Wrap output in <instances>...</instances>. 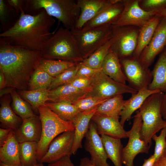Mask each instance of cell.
Listing matches in <instances>:
<instances>
[{
	"label": "cell",
	"instance_id": "28",
	"mask_svg": "<svg viewBox=\"0 0 166 166\" xmlns=\"http://www.w3.org/2000/svg\"><path fill=\"white\" fill-rule=\"evenodd\" d=\"M101 137L108 158L115 166H122L123 148L121 139L104 134Z\"/></svg>",
	"mask_w": 166,
	"mask_h": 166
},
{
	"label": "cell",
	"instance_id": "1",
	"mask_svg": "<svg viewBox=\"0 0 166 166\" xmlns=\"http://www.w3.org/2000/svg\"><path fill=\"white\" fill-rule=\"evenodd\" d=\"M42 59L41 51L12 45L0 38V70L7 87L26 90Z\"/></svg>",
	"mask_w": 166,
	"mask_h": 166
},
{
	"label": "cell",
	"instance_id": "3",
	"mask_svg": "<svg viewBox=\"0 0 166 166\" xmlns=\"http://www.w3.org/2000/svg\"><path fill=\"white\" fill-rule=\"evenodd\" d=\"M42 9L57 18L64 28L75 29L80 14L77 0H27L24 12L34 15Z\"/></svg>",
	"mask_w": 166,
	"mask_h": 166
},
{
	"label": "cell",
	"instance_id": "14",
	"mask_svg": "<svg viewBox=\"0 0 166 166\" xmlns=\"http://www.w3.org/2000/svg\"><path fill=\"white\" fill-rule=\"evenodd\" d=\"M74 130L64 132L56 137L50 143L48 150L40 163L49 164L71 155Z\"/></svg>",
	"mask_w": 166,
	"mask_h": 166
},
{
	"label": "cell",
	"instance_id": "46",
	"mask_svg": "<svg viewBox=\"0 0 166 166\" xmlns=\"http://www.w3.org/2000/svg\"><path fill=\"white\" fill-rule=\"evenodd\" d=\"M12 130L9 128H0V147L1 146L7 139L9 135Z\"/></svg>",
	"mask_w": 166,
	"mask_h": 166
},
{
	"label": "cell",
	"instance_id": "49",
	"mask_svg": "<svg viewBox=\"0 0 166 166\" xmlns=\"http://www.w3.org/2000/svg\"><path fill=\"white\" fill-rule=\"evenodd\" d=\"M161 113L163 119L166 120V92L164 93L162 103Z\"/></svg>",
	"mask_w": 166,
	"mask_h": 166
},
{
	"label": "cell",
	"instance_id": "22",
	"mask_svg": "<svg viewBox=\"0 0 166 166\" xmlns=\"http://www.w3.org/2000/svg\"><path fill=\"white\" fill-rule=\"evenodd\" d=\"M0 162L10 166L21 165L19 155V143L13 130L0 147Z\"/></svg>",
	"mask_w": 166,
	"mask_h": 166
},
{
	"label": "cell",
	"instance_id": "13",
	"mask_svg": "<svg viewBox=\"0 0 166 166\" xmlns=\"http://www.w3.org/2000/svg\"><path fill=\"white\" fill-rule=\"evenodd\" d=\"M166 46V19L162 18L148 45L138 57L144 67L149 68L156 57Z\"/></svg>",
	"mask_w": 166,
	"mask_h": 166
},
{
	"label": "cell",
	"instance_id": "48",
	"mask_svg": "<svg viewBox=\"0 0 166 166\" xmlns=\"http://www.w3.org/2000/svg\"><path fill=\"white\" fill-rule=\"evenodd\" d=\"M79 166H96L91 161L90 159L85 157L80 160Z\"/></svg>",
	"mask_w": 166,
	"mask_h": 166
},
{
	"label": "cell",
	"instance_id": "54",
	"mask_svg": "<svg viewBox=\"0 0 166 166\" xmlns=\"http://www.w3.org/2000/svg\"><path fill=\"white\" fill-rule=\"evenodd\" d=\"M0 166H23L22 165H18V166H10L6 165L3 163H2L1 162H0ZM34 166H44L43 164L39 162L37 164Z\"/></svg>",
	"mask_w": 166,
	"mask_h": 166
},
{
	"label": "cell",
	"instance_id": "51",
	"mask_svg": "<svg viewBox=\"0 0 166 166\" xmlns=\"http://www.w3.org/2000/svg\"><path fill=\"white\" fill-rule=\"evenodd\" d=\"M6 87L5 77L3 72L0 70V90H1Z\"/></svg>",
	"mask_w": 166,
	"mask_h": 166
},
{
	"label": "cell",
	"instance_id": "44",
	"mask_svg": "<svg viewBox=\"0 0 166 166\" xmlns=\"http://www.w3.org/2000/svg\"><path fill=\"white\" fill-rule=\"evenodd\" d=\"M8 4L18 14L24 12L27 0H6Z\"/></svg>",
	"mask_w": 166,
	"mask_h": 166
},
{
	"label": "cell",
	"instance_id": "32",
	"mask_svg": "<svg viewBox=\"0 0 166 166\" xmlns=\"http://www.w3.org/2000/svg\"><path fill=\"white\" fill-rule=\"evenodd\" d=\"M78 63L59 60L42 59L38 67L51 76L55 77Z\"/></svg>",
	"mask_w": 166,
	"mask_h": 166
},
{
	"label": "cell",
	"instance_id": "7",
	"mask_svg": "<svg viewBox=\"0 0 166 166\" xmlns=\"http://www.w3.org/2000/svg\"><path fill=\"white\" fill-rule=\"evenodd\" d=\"M79 52L85 59L110 40L113 36L112 25L104 26L85 31H71Z\"/></svg>",
	"mask_w": 166,
	"mask_h": 166
},
{
	"label": "cell",
	"instance_id": "18",
	"mask_svg": "<svg viewBox=\"0 0 166 166\" xmlns=\"http://www.w3.org/2000/svg\"><path fill=\"white\" fill-rule=\"evenodd\" d=\"M14 132L19 143L25 141L38 142L42 133V124L39 117L35 115L22 119V124Z\"/></svg>",
	"mask_w": 166,
	"mask_h": 166
},
{
	"label": "cell",
	"instance_id": "36",
	"mask_svg": "<svg viewBox=\"0 0 166 166\" xmlns=\"http://www.w3.org/2000/svg\"><path fill=\"white\" fill-rule=\"evenodd\" d=\"M54 78L38 67L30 77L29 90L48 89Z\"/></svg>",
	"mask_w": 166,
	"mask_h": 166
},
{
	"label": "cell",
	"instance_id": "35",
	"mask_svg": "<svg viewBox=\"0 0 166 166\" xmlns=\"http://www.w3.org/2000/svg\"><path fill=\"white\" fill-rule=\"evenodd\" d=\"M113 42L112 38L96 50L81 62L93 69H101L103 62L107 55L109 52Z\"/></svg>",
	"mask_w": 166,
	"mask_h": 166
},
{
	"label": "cell",
	"instance_id": "42",
	"mask_svg": "<svg viewBox=\"0 0 166 166\" xmlns=\"http://www.w3.org/2000/svg\"><path fill=\"white\" fill-rule=\"evenodd\" d=\"M91 78L92 77H76L68 84L87 92L90 85Z\"/></svg>",
	"mask_w": 166,
	"mask_h": 166
},
{
	"label": "cell",
	"instance_id": "8",
	"mask_svg": "<svg viewBox=\"0 0 166 166\" xmlns=\"http://www.w3.org/2000/svg\"><path fill=\"white\" fill-rule=\"evenodd\" d=\"M137 92L129 85L114 80L105 74L101 68L92 77L89 88L85 97L107 100L117 95L132 94Z\"/></svg>",
	"mask_w": 166,
	"mask_h": 166
},
{
	"label": "cell",
	"instance_id": "50",
	"mask_svg": "<svg viewBox=\"0 0 166 166\" xmlns=\"http://www.w3.org/2000/svg\"><path fill=\"white\" fill-rule=\"evenodd\" d=\"M155 161V159L153 155H152L148 158L144 160L142 166H152Z\"/></svg>",
	"mask_w": 166,
	"mask_h": 166
},
{
	"label": "cell",
	"instance_id": "29",
	"mask_svg": "<svg viewBox=\"0 0 166 166\" xmlns=\"http://www.w3.org/2000/svg\"><path fill=\"white\" fill-rule=\"evenodd\" d=\"M125 100L123 95L114 96L100 105L95 113L119 118Z\"/></svg>",
	"mask_w": 166,
	"mask_h": 166
},
{
	"label": "cell",
	"instance_id": "53",
	"mask_svg": "<svg viewBox=\"0 0 166 166\" xmlns=\"http://www.w3.org/2000/svg\"><path fill=\"white\" fill-rule=\"evenodd\" d=\"M157 14L166 19V9L158 12Z\"/></svg>",
	"mask_w": 166,
	"mask_h": 166
},
{
	"label": "cell",
	"instance_id": "38",
	"mask_svg": "<svg viewBox=\"0 0 166 166\" xmlns=\"http://www.w3.org/2000/svg\"><path fill=\"white\" fill-rule=\"evenodd\" d=\"M79 63L75 66L66 70L54 77L48 88L49 90L68 84L74 79L78 70Z\"/></svg>",
	"mask_w": 166,
	"mask_h": 166
},
{
	"label": "cell",
	"instance_id": "55",
	"mask_svg": "<svg viewBox=\"0 0 166 166\" xmlns=\"http://www.w3.org/2000/svg\"><path fill=\"white\" fill-rule=\"evenodd\" d=\"M164 51H165V53H166V48L165 49Z\"/></svg>",
	"mask_w": 166,
	"mask_h": 166
},
{
	"label": "cell",
	"instance_id": "6",
	"mask_svg": "<svg viewBox=\"0 0 166 166\" xmlns=\"http://www.w3.org/2000/svg\"><path fill=\"white\" fill-rule=\"evenodd\" d=\"M42 124V133L38 142L37 159L39 162L47 152L52 141L61 133L74 130L73 123L60 118L49 108L44 105L38 109Z\"/></svg>",
	"mask_w": 166,
	"mask_h": 166
},
{
	"label": "cell",
	"instance_id": "10",
	"mask_svg": "<svg viewBox=\"0 0 166 166\" xmlns=\"http://www.w3.org/2000/svg\"><path fill=\"white\" fill-rule=\"evenodd\" d=\"M120 60L129 86L137 91L148 87L152 79V71L142 65L138 57L132 56Z\"/></svg>",
	"mask_w": 166,
	"mask_h": 166
},
{
	"label": "cell",
	"instance_id": "4",
	"mask_svg": "<svg viewBox=\"0 0 166 166\" xmlns=\"http://www.w3.org/2000/svg\"><path fill=\"white\" fill-rule=\"evenodd\" d=\"M43 59L66 61L76 63L84 60L71 31L60 27L44 44Z\"/></svg>",
	"mask_w": 166,
	"mask_h": 166
},
{
	"label": "cell",
	"instance_id": "2",
	"mask_svg": "<svg viewBox=\"0 0 166 166\" xmlns=\"http://www.w3.org/2000/svg\"><path fill=\"white\" fill-rule=\"evenodd\" d=\"M55 19L43 9L31 15L22 12L15 24L0 34V38L8 44L41 51L47 41L55 31L51 32Z\"/></svg>",
	"mask_w": 166,
	"mask_h": 166
},
{
	"label": "cell",
	"instance_id": "41",
	"mask_svg": "<svg viewBox=\"0 0 166 166\" xmlns=\"http://www.w3.org/2000/svg\"><path fill=\"white\" fill-rule=\"evenodd\" d=\"M139 5L144 11L158 13L166 9V0H140Z\"/></svg>",
	"mask_w": 166,
	"mask_h": 166
},
{
	"label": "cell",
	"instance_id": "43",
	"mask_svg": "<svg viewBox=\"0 0 166 166\" xmlns=\"http://www.w3.org/2000/svg\"><path fill=\"white\" fill-rule=\"evenodd\" d=\"M101 69H93L84 64L81 62H79L78 70L75 77H91Z\"/></svg>",
	"mask_w": 166,
	"mask_h": 166
},
{
	"label": "cell",
	"instance_id": "9",
	"mask_svg": "<svg viewBox=\"0 0 166 166\" xmlns=\"http://www.w3.org/2000/svg\"><path fill=\"white\" fill-rule=\"evenodd\" d=\"M113 42L110 50L119 59L132 56L136 47L140 28L112 25Z\"/></svg>",
	"mask_w": 166,
	"mask_h": 166
},
{
	"label": "cell",
	"instance_id": "39",
	"mask_svg": "<svg viewBox=\"0 0 166 166\" xmlns=\"http://www.w3.org/2000/svg\"><path fill=\"white\" fill-rule=\"evenodd\" d=\"M107 100L95 97H85L75 102L73 104L81 112L90 110L98 106Z\"/></svg>",
	"mask_w": 166,
	"mask_h": 166
},
{
	"label": "cell",
	"instance_id": "17",
	"mask_svg": "<svg viewBox=\"0 0 166 166\" xmlns=\"http://www.w3.org/2000/svg\"><path fill=\"white\" fill-rule=\"evenodd\" d=\"M91 121L95 124L99 134L120 139L128 137V131L124 129L119 118L95 113Z\"/></svg>",
	"mask_w": 166,
	"mask_h": 166
},
{
	"label": "cell",
	"instance_id": "45",
	"mask_svg": "<svg viewBox=\"0 0 166 166\" xmlns=\"http://www.w3.org/2000/svg\"><path fill=\"white\" fill-rule=\"evenodd\" d=\"M47 166H75L72 163L70 156H67L57 160L49 163Z\"/></svg>",
	"mask_w": 166,
	"mask_h": 166
},
{
	"label": "cell",
	"instance_id": "16",
	"mask_svg": "<svg viewBox=\"0 0 166 166\" xmlns=\"http://www.w3.org/2000/svg\"><path fill=\"white\" fill-rule=\"evenodd\" d=\"M95 124L91 120L85 136V148L91 156L90 160L96 166H110L101 136Z\"/></svg>",
	"mask_w": 166,
	"mask_h": 166
},
{
	"label": "cell",
	"instance_id": "15",
	"mask_svg": "<svg viewBox=\"0 0 166 166\" xmlns=\"http://www.w3.org/2000/svg\"><path fill=\"white\" fill-rule=\"evenodd\" d=\"M124 6L123 0H109L94 18L79 30L85 31L113 24L119 17Z\"/></svg>",
	"mask_w": 166,
	"mask_h": 166
},
{
	"label": "cell",
	"instance_id": "26",
	"mask_svg": "<svg viewBox=\"0 0 166 166\" xmlns=\"http://www.w3.org/2000/svg\"><path fill=\"white\" fill-rule=\"evenodd\" d=\"M101 68L105 74L114 80L126 84L127 79L123 71L120 59L117 55L110 49L103 62Z\"/></svg>",
	"mask_w": 166,
	"mask_h": 166
},
{
	"label": "cell",
	"instance_id": "40",
	"mask_svg": "<svg viewBox=\"0 0 166 166\" xmlns=\"http://www.w3.org/2000/svg\"><path fill=\"white\" fill-rule=\"evenodd\" d=\"M166 127L161 130L160 134H156L152 138L155 142L154 152L153 154L155 161L163 154L166 149Z\"/></svg>",
	"mask_w": 166,
	"mask_h": 166
},
{
	"label": "cell",
	"instance_id": "25",
	"mask_svg": "<svg viewBox=\"0 0 166 166\" xmlns=\"http://www.w3.org/2000/svg\"><path fill=\"white\" fill-rule=\"evenodd\" d=\"M162 18L156 14L140 28L137 45L133 56L139 57L151 40Z\"/></svg>",
	"mask_w": 166,
	"mask_h": 166
},
{
	"label": "cell",
	"instance_id": "19",
	"mask_svg": "<svg viewBox=\"0 0 166 166\" xmlns=\"http://www.w3.org/2000/svg\"><path fill=\"white\" fill-rule=\"evenodd\" d=\"M99 105L90 110L81 112L73 122L75 129L71 155H75L78 150L82 148L83 139L88 131L92 118Z\"/></svg>",
	"mask_w": 166,
	"mask_h": 166
},
{
	"label": "cell",
	"instance_id": "23",
	"mask_svg": "<svg viewBox=\"0 0 166 166\" xmlns=\"http://www.w3.org/2000/svg\"><path fill=\"white\" fill-rule=\"evenodd\" d=\"M109 0H77L80 9V14L74 30L81 29L87 22L96 15Z\"/></svg>",
	"mask_w": 166,
	"mask_h": 166
},
{
	"label": "cell",
	"instance_id": "21",
	"mask_svg": "<svg viewBox=\"0 0 166 166\" xmlns=\"http://www.w3.org/2000/svg\"><path fill=\"white\" fill-rule=\"evenodd\" d=\"M87 93L86 91L67 84L49 90V98L52 102H65L73 104L84 97Z\"/></svg>",
	"mask_w": 166,
	"mask_h": 166
},
{
	"label": "cell",
	"instance_id": "11",
	"mask_svg": "<svg viewBox=\"0 0 166 166\" xmlns=\"http://www.w3.org/2000/svg\"><path fill=\"white\" fill-rule=\"evenodd\" d=\"M142 123L141 116L137 111L134 117L132 125L128 131V143L123 149L122 162L125 166H133L134 160L138 154L149 152L150 147L140 137Z\"/></svg>",
	"mask_w": 166,
	"mask_h": 166
},
{
	"label": "cell",
	"instance_id": "20",
	"mask_svg": "<svg viewBox=\"0 0 166 166\" xmlns=\"http://www.w3.org/2000/svg\"><path fill=\"white\" fill-rule=\"evenodd\" d=\"M159 92L158 90H151L145 88L132 94L130 98L125 100L121 112L120 122L121 124L124 126L125 122L130 119L132 114L139 109L149 96Z\"/></svg>",
	"mask_w": 166,
	"mask_h": 166
},
{
	"label": "cell",
	"instance_id": "12",
	"mask_svg": "<svg viewBox=\"0 0 166 166\" xmlns=\"http://www.w3.org/2000/svg\"><path fill=\"white\" fill-rule=\"evenodd\" d=\"M140 0H123L124 8L117 20L112 25L132 26L141 27L157 14L144 11L140 6Z\"/></svg>",
	"mask_w": 166,
	"mask_h": 166
},
{
	"label": "cell",
	"instance_id": "34",
	"mask_svg": "<svg viewBox=\"0 0 166 166\" xmlns=\"http://www.w3.org/2000/svg\"><path fill=\"white\" fill-rule=\"evenodd\" d=\"M49 91L48 89L23 90L20 92V94L30 104L34 109L38 110L40 106L45 105L47 101H50Z\"/></svg>",
	"mask_w": 166,
	"mask_h": 166
},
{
	"label": "cell",
	"instance_id": "37",
	"mask_svg": "<svg viewBox=\"0 0 166 166\" xmlns=\"http://www.w3.org/2000/svg\"><path fill=\"white\" fill-rule=\"evenodd\" d=\"M10 94L12 99L11 107L17 115L22 119L35 116L30 107L15 90H13Z\"/></svg>",
	"mask_w": 166,
	"mask_h": 166
},
{
	"label": "cell",
	"instance_id": "47",
	"mask_svg": "<svg viewBox=\"0 0 166 166\" xmlns=\"http://www.w3.org/2000/svg\"><path fill=\"white\" fill-rule=\"evenodd\" d=\"M152 166H166V149L162 155L155 161Z\"/></svg>",
	"mask_w": 166,
	"mask_h": 166
},
{
	"label": "cell",
	"instance_id": "33",
	"mask_svg": "<svg viewBox=\"0 0 166 166\" xmlns=\"http://www.w3.org/2000/svg\"><path fill=\"white\" fill-rule=\"evenodd\" d=\"M20 15L6 0H0V22L2 32L12 27L18 20Z\"/></svg>",
	"mask_w": 166,
	"mask_h": 166
},
{
	"label": "cell",
	"instance_id": "27",
	"mask_svg": "<svg viewBox=\"0 0 166 166\" xmlns=\"http://www.w3.org/2000/svg\"><path fill=\"white\" fill-rule=\"evenodd\" d=\"M152 73V79L148 88L166 92V53L164 50L160 56Z\"/></svg>",
	"mask_w": 166,
	"mask_h": 166
},
{
	"label": "cell",
	"instance_id": "52",
	"mask_svg": "<svg viewBox=\"0 0 166 166\" xmlns=\"http://www.w3.org/2000/svg\"><path fill=\"white\" fill-rule=\"evenodd\" d=\"M13 88L9 87L8 88H5L0 90V97H1L2 96L8 94V93H10L13 90Z\"/></svg>",
	"mask_w": 166,
	"mask_h": 166
},
{
	"label": "cell",
	"instance_id": "31",
	"mask_svg": "<svg viewBox=\"0 0 166 166\" xmlns=\"http://www.w3.org/2000/svg\"><path fill=\"white\" fill-rule=\"evenodd\" d=\"M38 142L25 141L19 143V155L21 165L34 166L38 163Z\"/></svg>",
	"mask_w": 166,
	"mask_h": 166
},
{
	"label": "cell",
	"instance_id": "30",
	"mask_svg": "<svg viewBox=\"0 0 166 166\" xmlns=\"http://www.w3.org/2000/svg\"><path fill=\"white\" fill-rule=\"evenodd\" d=\"M45 105L62 119L72 123L81 112L74 105L68 102H46Z\"/></svg>",
	"mask_w": 166,
	"mask_h": 166
},
{
	"label": "cell",
	"instance_id": "24",
	"mask_svg": "<svg viewBox=\"0 0 166 166\" xmlns=\"http://www.w3.org/2000/svg\"><path fill=\"white\" fill-rule=\"evenodd\" d=\"M10 96L5 95L0 99V122L2 128L16 131L21 125L22 119L17 115L10 105Z\"/></svg>",
	"mask_w": 166,
	"mask_h": 166
},
{
	"label": "cell",
	"instance_id": "5",
	"mask_svg": "<svg viewBox=\"0 0 166 166\" xmlns=\"http://www.w3.org/2000/svg\"><path fill=\"white\" fill-rule=\"evenodd\" d=\"M164 93L159 92L149 96L138 110L142 123L140 132L141 139L150 147L152 138L166 127V120L161 113V105Z\"/></svg>",
	"mask_w": 166,
	"mask_h": 166
}]
</instances>
